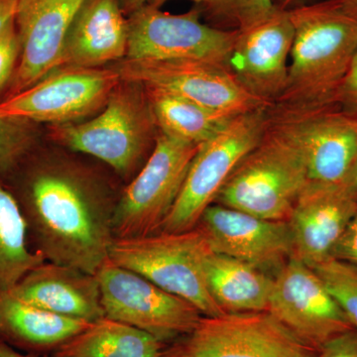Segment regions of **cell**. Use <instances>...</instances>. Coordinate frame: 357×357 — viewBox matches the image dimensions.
<instances>
[{"label":"cell","instance_id":"6da1fadb","mask_svg":"<svg viewBox=\"0 0 357 357\" xmlns=\"http://www.w3.org/2000/svg\"><path fill=\"white\" fill-rule=\"evenodd\" d=\"M89 159L39 145L0 183L17 202L37 255L96 275L109 260L123 183Z\"/></svg>","mask_w":357,"mask_h":357},{"label":"cell","instance_id":"7a4b0ae2","mask_svg":"<svg viewBox=\"0 0 357 357\" xmlns=\"http://www.w3.org/2000/svg\"><path fill=\"white\" fill-rule=\"evenodd\" d=\"M294 27L287 84L275 103L332 102L357 54V6L323 0L288 9Z\"/></svg>","mask_w":357,"mask_h":357},{"label":"cell","instance_id":"3957f363","mask_svg":"<svg viewBox=\"0 0 357 357\" xmlns=\"http://www.w3.org/2000/svg\"><path fill=\"white\" fill-rule=\"evenodd\" d=\"M159 132L145 86L121 81L95 116L50 126L48 136L53 144L109 167L126 185L149 158Z\"/></svg>","mask_w":357,"mask_h":357},{"label":"cell","instance_id":"277c9868","mask_svg":"<svg viewBox=\"0 0 357 357\" xmlns=\"http://www.w3.org/2000/svg\"><path fill=\"white\" fill-rule=\"evenodd\" d=\"M309 183L296 147L266 123L261 140L230 174L215 204L272 220H287Z\"/></svg>","mask_w":357,"mask_h":357},{"label":"cell","instance_id":"5b68a950","mask_svg":"<svg viewBox=\"0 0 357 357\" xmlns=\"http://www.w3.org/2000/svg\"><path fill=\"white\" fill-rule=\"evenodd\" d=\"M210 250L206 236L196 227L114 239L109 259L191 303L204 317H218L225 312L211 297L204 276V258Z\"/></svg>","mask_w":357,"mask_h":357},{"label":"cell","instance_id":"8992f818","mask_svg":"<svg viewBox=\"0 0 357 357\" xmlns=\"http://www.w3.org/2000/svg\"><path fill=\"white\" fill-rule=\"evenodd\" d=\"M267 122L299 151L309 183L344 184L357 156V117L337 100L274 103Z\"/></svg>","mask_w":357,"mask_h":357},{"label":"cell","instance_id":"52a82bcc","mask_svg":"<svg viewBox=\"0 0 357 357\" xmlns=\"http://www.w3.org/2000/svg\"><path fill=\"white\" fill-rule=\"evenodd\" d=\"M267 109L237 115L213 138L199 145L177 201L160 231L196 229L237 164L261 140L266 129Z\"/></svg>","mask_w":357,"mask_h":357},{"label":"cell","instance_id":"ba28073f","mask_svg":"<svg viewBox=\"0 0 357 357\" xmlns=\"http://www.w3.org/2000/svg\"><path fill=\"white\" fill-rule=\"evenodd\" d=\"M198 145L159 132L149 158L122 190L114 218V239L151 236L177 201Z\"/></svg>","mask_w":357,"mask_h":357},{"label":"cell","instance_id":"9c48e42d","mask_svg":"<svg viewBox=\"0 0 357 357\" xmlns=\"http://www.w3.org/2000/svg\"><path fill=\"white\" fill-rule=\"evenodd\" d=\"M121 82L112 66L96 69L62 66L0 102V114L50 126L77 123L98 114Z\"/></svg>","mask_w":357,"mask_h":357},{"label":"cell","instance_id":"30bf717a","mask_svg":"<svg viewBox=\"0 0 357 357\" xmlns=\"http://www.w3.org/2000/svg\"><path fill=\"white\" fill-rule=\"evenodd\" d=\"M96 275L105 318L139 328L163 344L191 333L204 317L191 303L109 259Z\"/></svg>","mask_w":357,"mask_h":357},{"label":"cell","instance_id":"8fae6325","mask_svg":"<svg viewBox=\"0 0 357 357\" xmlns=\"http://www.w3.org/2000/svg\"><path fill=\"white\" fill-rule=\"evenodd\" d=\"M314 352L262 312L203 317L162 357H312Z\"/></svg>","mask_w":357,"mask_h":357},{"label":"cell","instance_id":"7c38bea8","mask_svg":"<svg viewBox=\"0 0 357 357\" xmlns=\"http://www.w3.org/2000/svg\"><path fill=\"white\" fill-rule=\"evenodd\" d=\"M128 20V57L132 60H196L225 65L236 30L204 22L199 6L171 14L147 4Z\"/></svg>","mask_w":357,"mask_h":357},{"label":"cell","instance_id":"4fadbf2b","mask_svg":"<svg viewBox=\"0 0 357 357\" xmlns=\"http://www.w3.org/2000/svg\"><path fill=\"white\" fill-rule=\"evenodd\" d=\"M112 67L119 72L121 81L165 89L231 116L270 105L249 95L220 63L124 59Z\"/></svg>","mask_w":357,"mask_h":357},{"label":"cell","instance_id":"5bb4252c","mask_svg":"<svg viewBox=\"0 0 357 357\" xmlns=\"http://www.w3.org/2000/svg\"><path fill=\"white\" fill-rule=\"evenodd\" d=\"M267 312L314 351L352 328L321 277L294 255L274 276Z\"/></svg>","mask_w":357,"mask_h":357},{"label":"cell","instance_id":"9a60e30c","mask_svg":"<svg viewBox=\"0 0 357 357\" xmlns=\"http://www.w3.org/2000/svg\"><path fill=\"white\" fill-rule=\"evenodd\" d=\"M294 27L287 9L236 30L225 66L249 95L274 105L287 84Z\"/></svg>","mask_w":357,"mask_h":357},{"label":"cell","instance_id":"2e32d148","mask_svg":"<svg viewBox=\"0 0 357 357\" xmlns=\"http://www.w3.org/2000/svg\"><path fill=\"white\" fill-rule=\"evenodd\" d=\"M197 227L213 252L249 263L273 276L294 255L287 220H266L213 204Z\"/></svg>","mask_w":357,"mask_h":357},{"label":"cell","instance_id":"e0dca14e","mask_svg":"<svg viewBox=\"0 0 357 357\" xmlns=\"http://www.w3.org/2000/svg\"><path fill=\"white\" fill-rule=\"evenodd\" d=\"M86 0H18L15 23L20 62L9 96L30 88L62 66L68 32Z\"/></svg>","mask_w":357,"mask_h":357},{"label":"cell","instance_id":"ac0fdd59","mask_svg":"<svg viewBox=\"0 0 357 357\" xmlns=\"http://www.w3.org/2000/svg\"><path fill=\"white\" fill-rule=\"evenodd\" d=\"M356 208L344 185L307 183L287 220L294 256L311 268L332 258Z\"/></svg>","mask_w":357,"mask_h":357},{"label":"cell","instance_id":"d6986e66","mask_svg":"<svg viewBox=\"0 0 357 357\" xmlns=\"http://www.w3.org/2000/svg\"><path fill=\"white\" fill-rule=\"evenodd\" d=\"M9 293L27 304L61 316L89 323L105 318L96 275L69 265L41 263Z\"/></svg>","mask_w":357,"mask_h":357},{"label":"cell","instance_id":"ffe728a7","mask_svg":"<svg viewBox=\"0 0 357 357\" xmlns=\"http://www.w3.org/2000/svg\"><path fill=\"white\" fill-rule=\"evenodd\" d=\"M128 50V20L121 0H86L68 32L62 66L105 68L124 60Z\"/></svg>","mask_w":357,"mask_h":357},{"label":"cell","instance_id":"44dd1931","mask_svg":"<svg viewBox=\"0 0 357 357\" xmlns=\"http://www.w3.org/2000/svg\"><path fill=\"white\" fill-rule=\"evenodd\" d=\"M91 323L27 304L13 294L0 295V338L29 351H57Z\"/></svg>","mask_w":357,"mask_h":357},{"label":"cell","instance_id":"7402d4cb","mask_svg":"<svg viewBox=\"0 0 357 357\" xmlns=\"http://www.w3.org/2000/svg\"><path fill=\"white\" fill-rule=\"evenodd\" d=\"M204 269L211 297L225 314L267 312L273 275L211 249Z\"/></svg>","mask_w":357,"mask_h":357},{"label":"cell","instance_id":"603a6c76","mask_svg":"<svg viewBox=\"0 0 357 357\" xmlns=\"http://www.w3.org/2000/svg\"><path fill=\"white\" fill-rule=\"evenodd\" d=\"M165 347L153 335L102 318L54 351L51 357H162Z\"/></svg>","mask_w":357,"mask_h":357},{"label":"cell","instance_id":"cb8c5ba5","mask_svg":"<svg viewBox=\"0 0 357 357\" xmlns=\"http://www.w3.org/2000/svg\"><path fill=\"white\" fill-rule=\"evenodd\" d=\"M161 133L194 145L210 140L236 116L159 88L145 86Z\"/></svg>","mask_w":357,"mask_h":357},{"label":"cell","instance_id":"d4e9b609","mask_svg":"<svg viewBox=\"0 0 357 357\" xmlns=\"http://www.w3.org/2000/svg\"><path fill=\"white\" fill-rule=\"evenodd\" d=\"M43 262L30 245L17 202L0 183V295L10 292L30 270Z\"/></svg>","mask_w":357,"mask_h":357},{"label":"cell","instance_id":"484cf974","mask_svg":"<svg viewBox=\"0 0 357 357\" xmlns=\"http://www.w3.org/2000/svg\"><path fill=\"white\" fill-rule=\"evenodd\" d=\"M199 7L208 25L222 30H241L265 20L278 6L275 0H208Z\"/></svg>","mask_w":357,"mask_h":357},{"label":"cell","instance_id":"4316f807","mask_svg":"<svg viewBox=\"0 0 357 357\" xmlns=\"http://www.w3.org/2000/svg\"><path fill=\"white\" fill-rule=\"evenodd\" d=\"M38 124L0 114V180L13 173L40 145Z\"/></svg>","mask_w":357,"mask_h":357},{"label":"cell","instance_id":"83f0119b","mask_svg":"<svg viewBox=\"0 0 357 357\" xmlns=\"http://www.w3.org/2000/svg\"><path fill=\"white\" fill-rule=\"evenodd\" d=\"M357 328V268L330 258L312 268Z\"/></svg>","mask_w":357,"mask_h":357},{"label":"cell","instance_id":"f1b7e54d","mask_svg":"<svg viewBox=\"0 0 357 357\" xmlns=\"http://www.w3.org/2000/svg\"><path fill=\"white\" fill-rule=\"evenodd\" d=\"M20 54V34L14 20L0 34V93L10 86Z\"/></svg>","mask_w":357,"mask_h":357},{"label":"cell","instance_id":"f546056e","mask_svg":"<svg viewBox=\"0 0 357 357\" xmlns=\"http://www.w3.org/2000/svg\"><path fill=\"white\" fill-rule=\"evenodd\" d=\"M312 357H357V328L352 326L331 338Z\"/></svg>","mask_w":357,"mask_h":357},{"label":"cell","instance_id":"4dcf8cb0","mask_svg":"<svg viewBox=\"0 0 357 357\" xmlns=\"http://www.w3.org/2000/svg\"><path fill=\"white\" fill-rule=\"evenodd\" d=\"M332 258L357 268V208L335 244Z\"/></svg>","mask_w":357,"mask_h":357},{"label":"cell","instance_id":"1f68e13d","mask_svg":"<svg viewBox=\"0 0 357 357\" xmlns=\"http://www.w3.org/2000/svg\"><path fill=\"white\" fill-rule=\"evenodd\" d=\"M337 100L345 109L357 117V54L345 79L344 86L338 93Z\"/></svg>","mask_w":357,"mask_h":357},{"label":"cell","instance_id":"d6a6232c","mask_svg":"<svg viewBox=\"0 0 357 357\" xmlns=\"http://www.w3.org/2000/svg\"><path fill=\"white\" fill-rule=\"evenodd\" d=\"M18 0H0V34L15 20Z\"/></svg>","mask_w":357,"mask_h":357},{"label":"cell","instance_id":"836d02e7","mask_svg":"<svg viewBox=\"0 0 357 357\" xmlns=\"http://www.w3.org/2000/svg\"><path fill=\"white\" fill-rule=\"evenodd\" d=\"M344 187L349 195L357 202V156L352 166L351 172L347 176V180L344 181Z\"/></svg>","mask_w":357,"mask_h":357},{"label":"cell","instance_id":"e575fe53","mask_svg":"<svg viewBox=\"0 0 357 357\" xmlns=\"http://www.w3.org/2000/svg\"><path fill=\"white\" fill-rule=\"evenodd\" d=\"M149 0H121L122 10L128 17L146 6Z\"/></svg>","mask_w":357,"mask_h":357},{"label":"cell","instance_id":"d590c367","mask_svg":"<svg viewBox=\"0 0 357 357\" xmlns=\"http://www.w3.org/2000/svg\"><path fill=\"white\" fill-rule=\"evenodd\" d=\"M0 357H37L33 354H24L15 351L10 344L0 338Z\"/></svg>","mask_w":357,"mask_h":357},{"label":"cell","instance_id":"8d00e7d4","mask_svg":"<svg viewBox=\"0 0 357 357\" xmlns=\"http://www.w3.org/2000/svg\"><path fill=\"white\" fill-rule=\"evenodd\" d=\"M307 0H278L276 2L277 6L283 9H292L294 7L306 4Z\"/></svg>","mask_w":357,"mask_h":357},{"label":"cell","instance_id":"74e56055","mask_svg":"<svg viewBox=\"0 0 357 357\" xmlns=\"http://www.w3.org/2000/svg\"><path fill=\"white\" fill-rule=\"evenodd\" d=\"M168 1L169 0H149L148 4H149V6L156 7V8H161V7ZM194 1L196 2L197 6H204V3H206L208 0H194Z\"/></svg>","mask_w":357,"mask_h":357},{"label":"cell","instance_id":"f35d334b","mask_svg":"<svg viewBox=\"0 0 357 357\" xmlns=\"http://www.w3.org/2000/svg\"><path fill=\"white\" fill-rule=\"evenodd\" d=\"M347 1L351 2V3L356 4L357 6V0H347Z\"/></svg>","mask_w":357,"mask_h":357}]
</instances>
